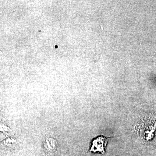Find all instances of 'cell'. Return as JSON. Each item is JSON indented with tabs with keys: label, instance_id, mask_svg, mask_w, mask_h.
I'll list each match as a JSON object with an SVG mask.
<instances>
[{
	"label": "cell",
	"instance_id": "obj_1",
	"mask_svg": "<svg viewBox=\"0 0 156 156\" xmlns=\"http://www.w3.org/2000/svg\"><path fill=\"white\" fill-rule=\"evenodd\" d=\"M108 138L104 136H100L92 140L90 151L92 152L105 153V149L106 147Z\"/></svg>",
	"mask_w": 156,
	"mask_h": 156
},
{
	"label": "cell",
	"instance_id": "obj_2",
	"mask_svg": "<svg viewBox=\"0 0 156 156\" xmlns=\"http://www.w3.org/2000/svg\"><path fill=\"white\" fill-rule=\"evenodd\" d=\"M56 141L52 138H48L44 144V147L46 150L50 153H53L57 149Z\"/></svg>",
	"mask_w": 156,
	"mask_h": 156
}]
</instances>
